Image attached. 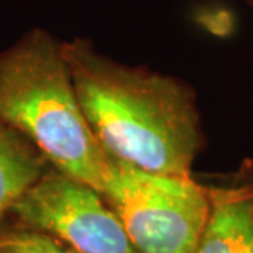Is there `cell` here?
<instances>
[{
  "label": "cell",
  "instance_id": "ba28073f",
  "mask_svg": "<svg viewBox=\"0 0 253 253\" xmlns=\"http://www.w3.org/2000/svg\"><path fill=\"white\" fill-rule=\"evenodd\" d=\"M239 1H242L246 7H249L253 11V0H239Z\"/></svg>",
  "mask_w": 253,
  "mask_h": 253
},
{
  "label": "cell",
  "instance_id": "277c9868",
  "mask_svg": "<svg viewBox=\"0 0 253 253\" xmlns=\"http://www.w3.org/2000/svg\"><path fill=\"white\" fill-rule=\"evenodd\" d=\"M10 212L18 224L56 236L81 253H141L99 190L54 168Z\"/></svg>",
  "mask_w": 253,
  "mask_h": 253
},
{
  "label": "cell",
  "instance_id": "6da1fadb",
  "mask_svg": "<svg viewBox=\"0 0 253 253\" xmlns=\"http://www.w3.org/2000/svg\"><path fill=\"white\" fill-rule=\"evenodd\" d=\"M83 114L104 151L144 170L190 176L204 136L191 86L100 54L87 38L62 42Z\"/></svg>",
  "mask_w": 253,
  "mask_h": 253
},
{
  "label": "cell",
  "instance_id": "8992f818",
  "mask_svg": "<svg viewBox=\"0 0 253 253\" xmlns=\"http://www.w3.org/2000/svg\"><path fill=\"white\" fill-rule=\"evenodd\" d=\"M46 159L0 118V219L45 173Z\"/></svg>",
  "mask_w": 253,
  "mask_h": 253
},
{
  "label": "cell",
  "instance_id": "52a82bcc",
  "mask_svg": "<svg viewBox=\"0 0 253 253\" xmlns=\"http://www.w3.org/2000/svg\"><path fill=\"white\" fill-rule=\"evenodd\" d=\"M0 253H81L56 236L34 228L0 225Z\"/></svg>",
  "mask_w": 253,
  "mask_h": 253
},
{
  "label": "cell",
  "instance_id": "7a4b0ae2",
  "mask_svg": "<svg viewBox=\"0 0 253 253\" xmlns=\"http://www.w3.org/2000/svg\"><path fill=\"white\" fill-rule=\"evenodd\" d=\"M0 118L54 169L100 191L110 155L83 114L62 42L42 28L0 52Z\"/></svg>",
  "mask_w": 253,
  "mask_h": 253
},
{
  "label": "cell",
  "instance_id": "5b68a950",
  "mask_svg": "<svg viewBox=\"0 0 253 253\" xmlns=\"http://www.w3.org/2000/svg\"><path fill=\"white\" fill-rule=\"evenodd\" d=\"M210 214L193 253H253V189H208Z\"/></svg>",
  "mask_w": 253,
  "mask_h": 253
},
{
  "label": "cell",
  "instance_id": "3957f363",
  "mask_svg": "<svg viewBox=\"0 0 253 253\" xmlns=\"http://www.w3.org/2000/svg\"><path fill=\"white\" fill-rule=\"evenodd\" d=\"M100 194L141 253H193L211 207L208 189L191 176L149 172L113 156Z\"/></svg>",
  "mask_w": 253,
  "mask_h": 253
}]
</instances>
